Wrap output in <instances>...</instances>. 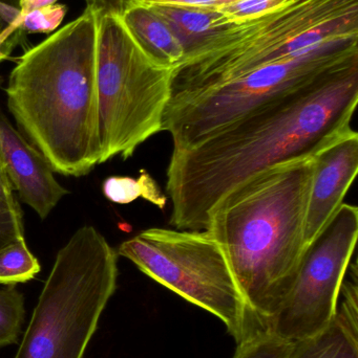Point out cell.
I'll return each mask as SVG.
<instances>
[{"label":"cell","mask_w":358,"mask_h":358,"mask_svg":"<svg viewBox=\"0 0 358 358\" xmlns=\"http://www.w3.org/2000/svg\"><path fill=\"white\" fill-rule=\"evenodd\" d=\"M357 102L358 65L280 96L195 146L172 149L170 224L203 231L237 187L279 164L315 157L352 129Z\"/></svg>","instance_id":"cell-1"},{"label":"cell","mask_w":358,"mask_h":358,"mask_svg":"<svg viewBox=\"0 0 358 358\" xmlns=\"http://www.w3.org/2000/svg\"><path fill=\"white\" fill-rule=\"evenodd\" d=\"M19 131L54 173L81 178L100 165L97 13H83L17 59L6 88Z\"/></svg>","instance_id":"cell-2"},{"label":"cell","mask_w":358,"mask_h":358,"mask_svg":"<svg viewBox=\"0 0 358 358\" xmlns=\"http://www.w3.org/2000/svg\"><path fill=\"white\" fill-rule=\"evenodd\" d=\"M315 159L279 164L237 187L210 215L248 308L267 329L296 281Z\"/></svg>","instance_id":"cell-3"},{"label":"cell","mask_w":358,"mask_h":358,"mask_svg":"<svg viewBox=\"0 0 358 358\" xmlns=\"http://www.w3.org/2000/svg\"><path fill=\"white\" fill-rule=\"evenodd\" d=\"M358 33V0H291L277 12L216 31L174 69L172 94L237 79Z\"/></svg>","instance_id":"cell-4"},{"label":"cell","mask_w":358,"mask_h":358,"mask_svg":"<svg viewBox=\"0 0 358 358\" xmlns=\"http://www.w3.org/2000/svg\"><path fill=\"white\" fill-rule=\"evenodd\" d=\"M117 250L92 225L59 250L14 358H83L117 289Z\"/></svg>","instance_id":"cell-5"},{"label":"cell","mask_w":358,"mask_h":358,"mask_svg":"<svg viewBox=\"0 0 358 358\" xmlns=\"http://www.w3.org/2000/svg\"><path fill=\"white\" fill-rule=\"evenodd\" d=\"M97 13V94L100 164L130 159L163 131L174 69L153 62L128 33L121 17Z\"/></svg>","instance_id":"cell-6"},{"label":"cell","mask_w":358,"mask_h":358,"mask_svg":"<svg viewBox=\"0 0 358 358\" xmlns=\"http://www.w3.org/2000/svg\"><path fill=\"white\" fill-rule=\"evenodd\" d=\"M357 65L358 33L338 36L298 58L219 85L172 94L163 131L172 136L174 150L189 148L280 96Z\"/></svg>","instance_id":"cell-7"},{"label":"cell","mask_w":358,"mask_h":358,"mask_svg":"<svg viewBox=\"0 0 358 358\" xmlns=\"http://www.w3.org/2000/svg\"><path fill=\"white\" fill-rule=\"evenodd\" d=\"M118 255L187 302L218 317L237 344L261 327L224 250L203 231L151 227L122 242Z\"/></svg>","instance_id":"cell-8"},{"label":"cell","mask_w":358,"mask_h":358,"mask_svg":"<svg viewBox=\"0 0 358 358\" xmlns=\"http://www.w3.org/2000/svg\"><path fill=\"white\" fill-rule=\"evenodd\" d=\"M357 237V206L343 203L305 250L291 290L267 329L298 343L332 323Z\"/></svg>","instance_id":"cell-9"},{"label":"cell","mask_w":358,"mask_h":358,"mask_svg":"<svg viewBox=\"0 0 358 358\" xmlns=\"http://www.w3.org/2000/svg\"><path fill=\"white\" fill-rule=\"evenodd\" d=\"M312 180L307 204L304 244L323 231L344 203V198L358 171V134L349 130L313 157Z\"/></svg>","instance_id":"cell-10"},{"label":"cell","mask_w":358,"mask_h":358,"mask_svg":"<svg viewBox=\"0 0 358 358\" xmlns=\"http://www.w3.org/2000/svg\"><path fill=\"white\" fill-rule=\"evenodd\" d=\"M0 151L13 191L43 220L69 193L43 155L15 129L0 108Z\"/></svg>","instance_id":"cell-11"},{"label":"cell","mask_w":358,"mask_h":358,"mask_svg":"<svg viewBox=\"0 0 358 358\" xmlns=\"http://www.w3.org/2000/svg\"><path fill=\"white\" fill-rule=\"evenodd\" d=\"M291 358H358V279L347 275L332 323L321 334L296 343Z\"/></svg>","instance_id":"cell-12"},{"label":"cell","mask_w":358,"mask_h":358,"mask_svg":"<svg viewBox=\"0 0 358 358\" xmlns=\"http://www.w3.org/2000/svg\"><path fill=\"white\" fill-rule=\"evenodd\" d=\"M120 17L136 43L153 62L168 69L182 62L186 55L182 44L153 6L128 0Z\"/></svg>","instance_id":"cell-13"},{"label":"cell","mask_w":358,"mask_h":358,"mask_svg":"<svg viewBox=\"0 0 358 358\" xmlns=\"http://www.w3.org/2000/svg\"><path fill=\"white\" fill-rule=\"evenodd\" d=\"M153 8L170 25L186 54L212 34L231 24L219 10L170 6Z\"/></svg>","instance_id":"cell-14"},{"label":"cell","mask_w":358,"mask_h":358,"mask_svg":"<svg viewBox=\"0 0 358 358\" xmlns=\"http://www.w3.org/2000/svg\"><path fill=\"white\" fill-rule=\"evenodd\" d=\"M105 198L118 204H130L138 198H144L147 201L164 210L167 197L162 193L157 181L145 170H141L139 178L130 176H111L105 179L102 185Z\"/></svg>","instance_id":"cell-15"},{"label":"cell","mask_w":358,"mask_h":358,"mask_svg":"<svg viewBox=\"0 0 358 358\" xmlns=\"http://www.w3.org/2000/svg\"><path fill=\"white\" fill-rule=\"evenodd\" d=\"M39 261L27 248L25 238L0 250V284L15 286L35 279L40 273Z\"/></svg>","instance_id":"cell-16"},{"label":"cell","mask_w":358,"mask_h":358,"mask_svg":"<svg viewBox=\"0 0 358 358\" xmlns=\"http://www.w3.org/2000/svg\"><path fill=\"white\" fill-rule=\"evenodd\" d=\"M67 4L55 3L36 8L21 17H16L14 22L6 29V36L18 41L25 40V34H53L67 16Z\"/></svg>","instance_id":"cell-17"},{"label":"cell","mask_w":358,"mask_h":358,"mask_svg":"<svg viewBox=\"0 0 358 358\" xmlns=\"http://www.w3.org/2000/svg\"><path fill=\"white\" fill-rule=\"evenodd\" d=\"M25 317L23 294L15 286L0 289V349L17 344Z\"/></svg>","instance_id":"cell-18"},{"label":"cell","mask_w":358,"mask_h":358,"mask_svg":"<svg viewBox=\"0 0 358 358\" xmlns=\"http://www.w3.org/2000/svg\"><path fill=\"white\" fill-rule=\"evenodd\" d=\"M296 343L268 329H259L237 344L233 358H291Z\"/></svg>","instance_id":"cell-19"},{"label":"cell","mask_w":358,"mask_h":358,"mask_svg":"<svg viewBox=\"0 0 358 358\" xmlns=\"http://www.w3.org/2000/svg\"><path fill=\"white\" fill-rule=\"evenodd\" d=\"M291 0H237L220 12L229 23H242L277 12Z\"/></svg>","instance_id":"cell-20"},{"label":"cell","mask_w":358,"mask_h":358,"mask_svg":"<svg viewBox=\"0 0 358 358\" xmlns=\"http://www.w3.org/2000/svg\"><path fill=\"white\" fill-rule=\"evenodd\" d=\"M6 215L22 217V210L18 199L15 197L14 191L6 174L4 157L0 151V216Z\"/></svg>","instance_id":"cell-21"},{"label":"cell","mask_w":358,"mask_h":358,"mask_svg":"<svg viewBox=\"0 0 358 358\" xmlns=\"http://www.w3.org/2000/svg\"><path fill=\"white\" fill-rule=\"evenodd\" d=\"M138 1L151 6L220 10L237 0H138Z\"/></svg>","instance_id":"cell-22"},{"label":"cell","mask_w":358,"mask_h":358,"mask_svg":"<svg viewBox=\"0 0 358 358\" xmlns=\"http://www.w3.org/2000/svg\"><path fill=\"white\" fill-rule=\"evenodd\" d=\"M25 238L22 217L0 216V250Z\"/></svg>","instance_id":"cell-23"},{"label":"cell","mask_w":358,"mask_h":358,"mask_svg":"<svg viewBox=\"0 0 358 358\" xmlns=\"http://www.w3.org/2000/svg\"><path fill=\"white\" fill-rule=\"evenodd\" d=\"M88 8L94 10H111L121 14L128 0H84Z\"/></svg>","instance_id":"cell-24"},{"label":"cell","mask_w":358,"mask_h":358,"mask_svg":"<svg viewBox=\"0 0 358 358\" xmlns=\"http://www.w3.org/2000/svg\"><path fill=\"white\" fill-rule=\"evenodd\" d=\"M19 45L16 40L8 39L6 35V31L0 27V63L11 59L13 50Z\"/></svg>","instance_id":"cell-25"},{"label":"cell","mask_w":358,"mask_h":358,"mask_svg":"<svg viewBox=\"0 0 358 358\" xmlns=\"http://www.w3.org/2000/svg\"><path fill=\"white\" fill-rule=\"evenodd\" d=\"M57 1L58 0H20L19 1V13L17 17L23 16L31 10H36V8L52 6V4L57 3Z\"/></svg>","instance_id":"cell-26"},{"label":"cell","mask_w":358,"mask_h":358,"mask_svg":"<svg viewBox=\"0 0 358 358\" xmlns=\"http://www.w3.org/2000/svg\"><path fill=\"white\" fill-rule=\"evenodd\" d=\"M18 13L19 10H16V8H11V6L0 3V27L6 31V29L14 22ZM6 37H8V36H6Z\"/></svg>","instance_id":"cell-27"},{"label":"cell","mask_w":358,"mask_h":358,"mask_svg":"<svg viewBox=\"0 0 358 358\" xmlns=\"http://www.w3.org/2000/svg\"><path fill=\"white\" fill-rule=\"evenodd\" d=\"M19 1H20V0H0V3L4 4V6H11V8H16V10H18Z\"/></svg>","instance_id":"cell-28"},{"label":"cell","mask_w":358,"mask_h":358,"mask_svg":"<svg viewBox=\"0 0 358 358\" xmlns=\"http://www.w3.org/2000/svg\"><path fill=\"white\" fill-rule=\"evenodd\" d=\"M4 83V78L2 77L1 75H0V86H2V84Z\"/></svg>","instance_id":"cell-29"}]
</instances>
